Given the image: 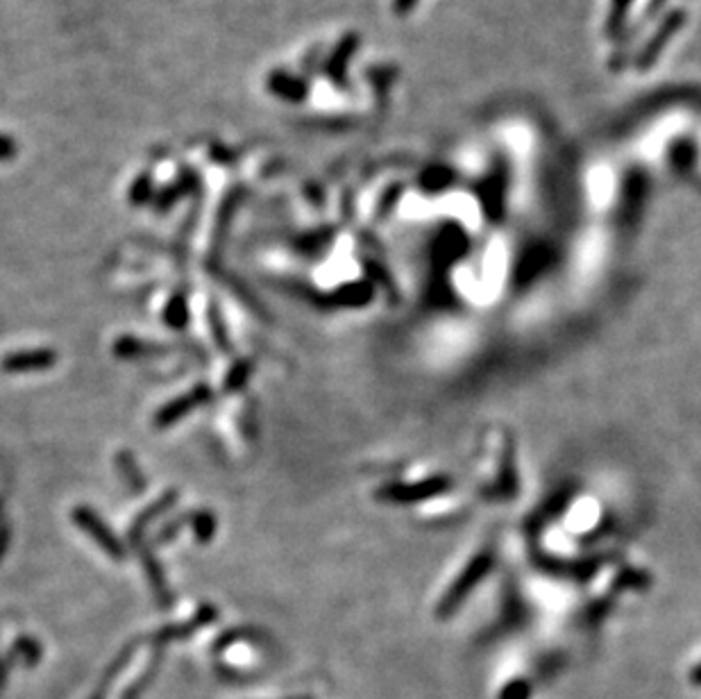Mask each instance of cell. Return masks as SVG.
<instances>
[{
	"label": "cell",
	"mask_w": 701,
	"mask_h": 699,
	"mask_svg": "<svg viewBox=\"0 0 701 699\" xmlns=\"http://www.w3.org/2000/svg\"><path fill=\"white\" fill-rule=\"evenodd\" d=\"M154 195V180L150 173H141L132 186H129V202L132 205H144Z\"/></svg>",
	"instance_id": "cell-6"
},
{
	"label": "cell",
	"mask_w": 701,
	"mask_h": 699,
	"mask_svg": "<svg viewBox=\"0 0 701 699\" xmlns=\"http://www.w3.org/2000/svg\"><path fill=\"white\" fill-rule=\"evenodd\" d=\"M198 189H200V175L195 173L194 169H189V166H185L170 185H166L160 193L154 195L153 200L154 210L169 211L175 202H179V200L186 198V195L195 193Z\"/></svg>",
	"instance_id": "cell-2"
},
{
	"label": "cell",
	"mask_w": 701,
	"mask_h": 699,
	"mask_svg": "<svg viewBox=\"0 0 701 699\" xmlns=\"http://www.w3.org/2000/svg\"><path fill=\"white\" fill-rule=\"evenodd\" d=\"M166 318H169V323L173 325V327H182V325L186 323L185 295H177V298L173 300V305H170L169 311H166Z\"/></svg>",
	"instance_id": "cell-7"
},
{
	"label": "cell",
	"mask_w": 701,
	"mask_h": 699,
	"mask_svg": "<svg viewBox=\"0 0 701 699\" xmlns=\"http://www.w3.org/2000/svg\"><path fill=\"white\" fill-rule=\"evenodd\" d=\"M73 518H75V522L80 524L82 530L87 531V534H91V539H94L100 547L105 549L111 559H123V555H125L123 545L119 543V539L111 534L110 527H107V524L103 522V520H100L94 511L80 506V509H75Z\"/></svg>",
	"instance_id": "cell-1"
},
{
	"label": "cell",
	"mask_w": 701,
	"mask_h": 699,
	"mask_svg": "<svg viewBox=\"0 0 701 699\" xmlns=\"http://www.w3.org/2000/svg\"><path fill=\"white\" fill-rule=\"evenodd\" d=\"M57 364L55 350H23V352H12L0 361L5 373H39Z\"/></svg>",
	"instance_id": "cell-3"
},
{
	"label": "cell",
	"mask_w": 701,
	"mask_h": 699,
	"mask_svg": "<svg viewBox=\"0 0 701 699\" xmlns=\"http://www.w3.org/2000/svg\"><path fill=\"white\" fill-rule=\"evenodd\" d=\"M19 155V144L7 135H0V161H10Z\"/></svg>",
	"instance_id": "cell-9"
},
{
	"label": "cell",
	"mask_w": 701,
	"mask_h": 699,
	"mask_svg": "<svg viewBox=\"0 0 701 699\" xmlns=\"http://www.w3.org/2000/svg\"><path fill=\"white\" fill-rule=\"evenodd\" d=\"M210 395L211 393L207 386H198V389L189 391V393L182 395L179 399H173L169 407H164V409L157 414L154 423H157V427H169V424H173L177 418H182V415H186L189 411H194L195 407L202 405L204 399H210Z\"/></svg>",
	"instance_id": "cell-5"
},
{
	"label": "cell",
	"mask_w": 701,
	"mask_h": 699,
	"mask_svg": "<svg viewBox=\"0 0 701 699\" xmlns=\"http://www.w3.org/2000/svg\"><path fill=\"white\" fill-rule=\"evenodd\" d=\"M266 86H268L270 94L277 95L279 100H286V103H302L309 95V82L300 78V75H293L282 69L268 73Z\"/></svg>",
	"instance_id": "cell-4"
},
{
	"label": "cell",
	"mask_w": 701,
	"mask_h": 699,
	"mask_svg": "<svg viewBox=\"0 0 701 699\" xmlns=\"http://www.w3.org/2000/svg\"><path fill=\"white\" fill-rule=\"evenodd\" d=\"M413 3H416V0H395V10H398L400 14H404V12L411 10Z\"/></svg>",
	"instance_id": "cell-10"
},
{
	"label": "cell",
	"mask_w": 701,
	"mask_h": 699,
	"mask_svg": "<svg viewBox=\"0 0 701 699\" xmlns=\"http://www.w3.org/2000/svg\"><path fill=\"white\" fill-rule=\"evenodd\" d=\"M216 530V520L207 514H200L195 518V534H198L200 540H210L211 534Z\"/></svg>",
	"instance_id": "cell-8"
},
{
	"label": "cell",
	"mask_w": 701,
	"mask_h": 699,
	"mask_svg": "<svg viewBox=\"0 0 701 699\" xmlns=\"http://www.w3.org/2000/svg\"><path fill=\"white\" fill-rule=\"evenodd\" d=\"M692 681H695V684H701V665L692 672Z\"/></svg>",
	"instance_id": "cell-11"
}]
</instances>
